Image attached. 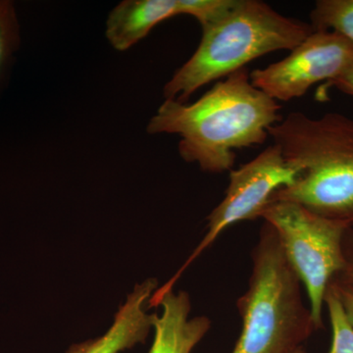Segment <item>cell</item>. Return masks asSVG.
<instances>
[{
	"mask_svg": "<svg viewBox=\"0 0 353 353\" xmlns=\"http://www.w3.org/2000/svg\"><path fill=\"white\" fill-rule=\"evenodd\" d=\"M180 2L182 15L192 16L202 27L226 13L234 0H180Z\"/></svg>",
	"mask_w": 353,
	"mask_h": 353,
	"instance_id": "5bb4252c",
	"label": "cell"
},
{
	"mask_svg": "<svg viewBox=\"0 0 353 353\" xmlns=\"http://www.w3.org/2000/svg\"><path fill=\"white\" fill-rule=\"evenodd\" d=\"M313 32H332L353 44V0H317L310 12Z\"/></svg>",
	"mask_w": 353,
	"mask_h": 353,
	"instance_id": "8fae6325",
	"label": "cell"
},
{
	"mask_svg": "<svg viewBox=\"0 0 353 353\" xmlns=\"http://www.w3.org/2000/svg\"><path fill=\"white\" fill-rule=\"evenodd\" d=\"M20 44V25L15 6L9 0H0V92L8 82Z\"/></svg>",
	"mask_w": 353,
	"mask_h": 353,
	"instance_id": "7c38bea8",
	"label": "cell"
},
{
	"mask_svg": "<svg viewBox=\"0 0 353 353\" xmlns=\"http://www.w3.org/2000/svg\"><path fill=\"white\" fill-rule=\"evenodd\" d=\"M178 15H182L180 0H124L109 12L105 37L114 50L126 51Z\"/></svg>",
	"mask_w": 353,
	"mask_h": 353,
	"instance_id": "30bf717a",
	"label": "cell"
},
{
	"mask_svg": "<svg viewBox=\"0 0 353 353\" xmlns=\"http://www.w3.org/2000/svg\"><path fill=\"white\" fill-rule=\"evenodd\" d=\"M259 218L277 233L285 259L307 292L315 328H323L325 296L332 281L345 270L343 245L353 223L323 217L287 201L267 204Z\"/></svg>",
	"mask_w": 353,
	"mask_h": 353,
	"instance_id": "5b68a950",
	"label": "cell"
},
{
	"mask_svg": "<svg viewBox=\"0 0 353 353\" xmlns=\"http://www.w3.org/2000/svg\"><path fill=\"white\" fill-rule=\"evenodd\" d=\"M157 285V279H148L136 285L126 303L116 312L112 326L103 336L74 343L66 353H120L145 343L157 316L146 312V308Z\"/></svg>",
	"mask_w": 353,
	"mask_h": 353,
	"instance_id": "ba28073f",
	"label": "cell"
},
{
	"mask_svg": "<svg viewBox=\"0 0 353 353\" xmlns=\"http://www.w3.org/2000/svg\"><path fill=\"white\" fill-rule=\"evenodd\" d=\"M252 256L248 290L236 303L241 332L231 353H294L316 328L303 303L301 281L268 223Z\"/></svg>",
	"mask_w": 353,
	"mask_h": 353,
	"instance_id": "277c9868",
	"label": "cell"
},
{
	"mask_svg": "<svg viewBox=\"0 0 353 353\" xmlns=\"http://www.w3.org/2000/svg\"><path fill=\"white\" fill-rule=\"evenodd\" d=\"M326 87L338 88L340 92L353 97V63L338 78L327 83Z\"/></svg>",
	"mask_w": 353,
	"mask_h": 353,
	"instance_id": "2e32d148",
	"label": "cell"
},
{
	"mask_svg": "<svg viewBox=\"0 0 353 353\" xmlns=\"http://www.w3.org/2000/svg\"><path fill=\"white\" fill-rule=\"evenodd\" d=\"M353 63V44L332 32H313L287 57L250 72V82L276 101L299 99L315 83L331 82Z\"/></svg>",
	"mask_w": 353,
	"mask_h": 353,
	"instance_id": "52a82bcc",
	"label": "cell"
},
{
	"mask_svg": "<svg viewBox=\"0 0 353 353\" xmlns=\"http://www.w3.org/2000/svg\"><path fill=\"white\" fill-rule=\"evenodd\" d=\"M159 306L162 313L153 321L154 338L150 353H192L210 330V319L190 317L192 303L183 290L165 292L155 307Z\"/></svg>",
	"mask_w": 353,
	"mask_h": 353,
	"instance_id": "9c48e42d",
	"label": "cell"
},
{
	"mask_svg": "<svg viewBox=\"0 0 353 353\" xmlns=\"http://www.w3.org/2000/svg\"><path fill=\"white\" fill-rule=\"evenodd\" d=\"M294 353H306V352H305V350H304V347H301L299 348H297L296 352H294Z\"/></svg>",
	"mask_w": 353,
	"mask_h": 353,
	"instance_id": "ac0fdd59",
	"label": "cell"
},
{
	"mask_svg": "<svg viewBox=\"0 0 353 353\" xmlns=\"http://www.w3.org/2000/svg\"><path fill=\"white\" fill-rule=\"evenodd\" d=\"M201 43L163 88L165 99L185 103L209 83L222 80L257 58L292 51L313 32L261 0H234L220 18L202 26Z\"/></svg>",
	"mask_w": 353,
	"mask_h": 353,
	"instance_id": "3957f363",
	"label": "cell"
},
{
	"mask_svg": "<svg viewBox=\"0 0 353 353\" xmlns=\"http://www.w3.org/2000/svg\"><path fill=\"white\" fill-rule=\"evenodd\" d=\"M282 106L250 82L248 68L218 81L194 103L165 99L148 121L150 134H176L188 163L208 173L233 169L234 150L263 145L282 121Z\"/></svg>",
	"mask_w": 353,
	"mask_h": 353,
	"instance_id": "6da1fadb",
	"label": "cell"
},
{
	"mask_svg": "<svg viewBox=\"0 0 353 353\" xmlns=\"http://www.w3.org/2000/svg\"><path fill=\"white\" fill-rule=\"evenodd\" d=\"M325 303L328 307L333 331V341L329 353H353V327L331 285L327 290Z\"/></svg>",
	"mask_w": 353,
	"mask_h": 353,
	"instance_id": "4fadbf2b",
	"label": "cell"
},
{
	"mask_svg": "<svg viewBox=\"0 0 353 353\" xmlns=\"http://www.w3.org/2000/svg\"><path fill=\"white\" fill-rule=\"evenodd\" d=\"M269 136L301 174L274 192L268 204L294 202L323 217L353 223V119L294 111L272 127Z\"/></svg>",
	"mask_w": 353,
	"mask_h": 353,
	"instance_id": "7a4b0ae2",
	"label": "cell"
},
{
	"mask_svg": "<svg viewBox=\"0 0 353 353\" xmlns=\"http://www.w3.org/2000/svg\"><path fill=\"white\" fill-rule=\"evenodd\" d=\"M330 285L340 299L347 320L353 327V285L338 278L334 279Z\"/></svg>",
	"mask_w": 353,
	"mask_h": 353,
	"instance_id": "9a60e30c",
	"label": "cell"
},
{
	"mask_svg": "<svg viewBox=\"0 0 353 353\" xmlns=\"http://www.w3.org/2000/svg\"><path fill=\"white\" fill-rule=\"evenodd\" d=\"M296 167L288 163L280 148L271 145L256 157L230 171V182L224 199L208 217V232L185 264L162 288L154 292L155 299L173 290L185 269L212 245L227 228L259 217L274 192L292 185L299 176Z\"/></svg>",
	"mask_w": 353,
	"mask_h": 353,
	"instance_id": "8992f818",
	"label": "cell"
},
{
	"mask_svg": "<svg viewBox=\"0 0 353 353\" xmlns=\"http://www.w3.org/2000/svg\"><path fill=\"white\" fill-rule=\"evenodd\" d=\"M350 248H345V268L341 274V277H336L347 284L353 285V236Z\"/></svg>",
	"mask_w": 353,
	"mask_h": 353,
	"instance_id": "e0dca14e",
	"label": "cell"
}]
</instances>
